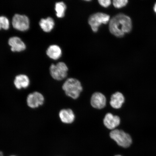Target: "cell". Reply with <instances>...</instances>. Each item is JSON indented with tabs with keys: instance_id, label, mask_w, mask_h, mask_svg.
Masks as SVG:
<instances>
[{
	"instance_id": "6da1fadb",
	"label": "cell",
	"mask_w": 156,
	"mask_h": 156,
	"mask_svg": "<svg viewBox=\"0 0 156 156\" xmlns=\"http://www.w3.org/2000/svg\"><path fill=\"white\" fill-rule=\"evenodd\" d=\"M132 28L131 19L123 13L117 15L110 20L109 29L111 34L118 37H122L129 33Z\"/></svg>"
},
{
	"instance_id": "7a4b0ae2",
	"label": "cell",
	"mask_w": 156,
	"mask_h": 156,
	"mask_svg": "<svg viewBox=\"0 0 156 156\" xmlns=\"http://www.w3.org/2000/svg\"><path fill=\"white\" fill-rule=\"evenodd\" d=\"M62 89L67 96L75 99L79 97L83 90L80 82L77 79L72 78L64 82Z\"/></svg>"
},
{
	"instance_id": "3957f363",
	"label": "cell",
	"mask_w": 156,
	"mask_h": 156,
	"mask_svg": "<svg viewBox=\"0 0 156 156\" xmlns=\"http://www.w3.org/2000/svg\"><path fill=\"white\" fill-rule=\"evenodd\" d=\"M110 137L119 146L124 148L129 147L132 143V139L129 134L122 130H112L110 133Z\"/></svg>"
},
{
	"instance_id": "277c9868",
	"label": "cell",
	"mask_w": 156,
	"mask_h": 156,
	"mask_svg": "<svg viewBox=\"0 0 156 156\" xmlns=\"http://www.w3.org/2000/svg\"><path fill=\"white\" fill-rule=\"evenodd\" d=\"M68 69L64 62H58L56 65L52 64L50 67V75L56 80H62L67 76Z\"/></svg>"
},
{
	"instance_id": "5b68a950",
	"label": "cell",
	"mask_w": 156,
	"mask_h": 156,
	"mask_svg": "<svg viewBox=\"0 0 156 156\" xmlns=\"http://www.w3.org/2000/svg\"><path fill=\"white\" fill-rule=\"evenodd\" d=\"M110 16L106 13L98 12L91 15L88 20V23L94 32H96L102 24H106L110 21Z\"/></svg>"
},
{
	"instance_id": "8992f818",
	"label": "cell",
	"mask_w": 156,
	"mask_h": 156,
	"mask_svg": "<svg viewBox=\"0 0 156 156\" xmlns=\"http://www.w3.org/2000/svg\"><path fill=\"white\" fill-rule=\"evenodd\" d=\"M45 98L43 94L38 91L29 93L27 96V106L31 109H36L44 104Z\"/></svg>"
},
{
	"instance_id": "52a82bcc",
	"label": "cell",
	"mask_w": 156,
	"mask_h": 156,
	"mask_svg": "<svg viewBox=\"0 0 156 156\" xmlns=\"http://www.w3.org/2000/svg\"><path fill=\"white\" fill-rule=\"evenodd\" d=\"M12 24L14 28L19 30L25 31L28 30L30 23L27 16L16 14L13 17Z\"/></svg>"
},
{
	"instance_id": "ba28073f",
	"label": "cell",
	"mask_w": 156,
	"mask_h": 156,
	"mask_svg": "<svg viewBox=\"0 0 156 156\" xmlns=\"http://www.w3.org/2000/svg\"><path fill=\"white\" fill-rule=\"evenodd\" d=\"M91 104L95 108L101 109L104 108L106 104V98L102 93H95L91 97Z\"/></svg>"
},
{
	"instance_id": "9c48e42d",
	"label": "cell",
	"mask_w": 156,
	"mask_h": 156,
	"mask_svg": "<svg viewBox=\"0 0 156 156\" xmlns=\"http://www.w3.org/2000/svg\"><path fill=\"white\" fill-rule=\"evenodd\" d=\"M120 119L119 117L114 115L110 113H107L105 115L103 123L105 126L110 130H114L119 125Z\"/></svg>"
},
{
	"instance_id": "30bf717a",
	"label": "cell",
	"mask_w": 156,
	"mask_h": 156,
	"mask_svg": "<svg viewBox=\"0 0 156 156\" xmlns=\"http://www.w3.org/2000/svg\"><path fill=\"white\" fill-rule=\"evenodd\" d=\"M30 81L29 77L24 74H20L15 77L13 84L17 89H27L30 85Z\"/></svg>"
},
{
	"instance_id": "8fae6325",
	"label": "cell",
	"mask_w": 156,
	"mask_h": 156,
	"mask_svg": "<svg viewBox=\"0 0 156 156\" xmlns=\"http://www.w3.org/2000/svg\"><path fill=\"white\" fill-rule=\"evenodd\" d=\"M9 44L12 51L20 52L25 50L26 45L21 39L17 37H12L9 39Z\"/></svg>"
},
{
	"instance_id": "7c38bea8",
	"label": "cell",
	"mask_w": 156,
	"mask_h": 156,
	"mask_svg": "<svg viewBox=\"0 0 156 156\" xmlns=\"http://www.w3.org/2000/svg\"><path fill=\"white\" fill-rule=\"evenodd\" d=\"M61 122L65 124H71L75 119V115L70 109H62L58 114Z\"/></svg>"
},
{
	"instance_id": "4fadbf2b",
	"label": "cell",
	"mask_w": 156,
	"mask_h": 156,
	"mask_svg": "<svg viewBox=\"0 0 156 156\" xmlns=\"http://www.w3.org/2000/svg\"><path fill=\"white\" fill-rule=\"evenodd\" d=\"M124 101V95L122 93L117 92L112 95L111 97L110 104L113 108L119 109L122 107Z\"/></svg>"
},
{
	"instance_id": "5bb4252c",
	"label": "cell",
	"mask_w": 156,
	"mask_h": 156,
	"mask_svg": "<svg viewBox=\"0 0 156 156\" xmlns=\"http://www.w3.org/2000/svg\"><path fill=\"white\" fill-rule=\"evenodd\" d=\"M46 54L50 58L54 60H57L61 56V49L57 45H51L47 50Z\"/></svg>"
},
{
	"instance_id": "9a60e30c",
	"label": "cell",
	"mask_w": 156,
	"mask_h": 156,
	"mask_svg": "<svg viewBox=\"0 0 156 156\" xmlns=\"http://www.w3.org/2000/svg\"><path fill=\"white\" fill-rule=\"evenodd\" d=\"M40 26L45 32H50L53 28L55 25L54 19L51 17L46 19H42L39 23Z\"/></svg>"
},
{
	"instance_id": "2e32d148",
	"label": "cell",
	"mask_w": 156,
	"mask_h": 156,
	"mask_svg": "<svg viewBox=\"0 0 156 156\" xmlns=\"http://www.w3.org/2000/svg\"><path fill=\"white\" fill-rule=\"evenodd\" d=\"M66 8L67 7L63 2H60L56 3L55 10L56 16L59 18H62L64 17Z\"/></svg>"
},
{
	"instance_id": "e0dca14e",
	"label": "cell",
	"mask_w": 156,
	"mask_h": 156,
	"mask_svg": "<svg viewBox=\"0 0 156 156\" xmlns=\"http://www.w3.org/2000/svg\"><path fill=\"white\" fill-rule=\"evenodd\" d=\"M9 19L4 16H0V30L2 28L7 30L9 28Z\"/></svg>"
},
{
	"instance_id": "ac0fdd59",
	"label": "cell",
	"mask_w": 156,
	"mask_h": 156,
	"mask_svg": "<svg viewBox=\"0 0 156 156\" xmlns=\"http://www.w3.org/2000/svg\"><path fill=\"white\" fill-rule=\"evenodd\" d=\"M127 0H114L113 1V5L117 9H120L123 7L127 4Z\"/></svg>"
},
{
	"instance_id": "d6986e66",
	"label": "cell",
	"mask_w": 156,
	"mask_h": 156,
	"mask_svg": "<svg viewBox=\"0 0 156 156\" xmlns=\"http://www.w3.org/2000/svg\"><path fill=\"white\" fill-rule=\"evenodd\" d=\"M98 2L102 6L107 8L111 4V1L110 0H99Z\"/></svg>"
},
{
	"instance_id": "ffe728a7",
	"label": "cell",
	"mask_w": 156,
	"mask_h": 156,
	"mask_svg": "<svg viewBox=\"0 0 156 156\" xmlns=\"http://www.w3.org/2000/svg\"><path fill=\"white\" fill-rule=\"evenodd\" d=\"M153 9L156 14V3H155L154 5Z\"/></svg>"
},
{
	"instance_id": "44dd1931",
	"label": "cell",
	"mask_w": 156,
	"mask_h": 156,
	"mask_svg": "<svg viewBox=\"0 0 156 156\" xmlns=\"http://www.w3.org/2000/svg\"><path fill=\"white\" fill-rule=\"evenodd\" d=\"M0 156H4L2 152L0 151Z\"/></svg>"
},
{
	"instance_id": "7402d4cb",
	"label": "cell",
	"mask_w": 156,
	"mask_h": 156,
	"mask_svg": "<svg viewBox=\"0 0 156 156\" xmlns=\"http://www.w3.org/2000/svg\"><path fill=\"white\" fill-rule=\"evenodd\" d=\"M115 156H122L121 155H115Z\"/></svg>"
},
{
	"instance_id": "603a6c76",
	"label": "cell",
	"mask_w": 156,
	"mask_h": 156,
	"mask_svg": "<svg viewBox=\"0 0 156 156\" xmlns=\"http://www.w3.org/2000/svg\"></svg>"
}]
</instances>
